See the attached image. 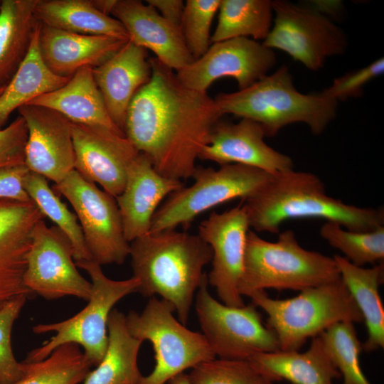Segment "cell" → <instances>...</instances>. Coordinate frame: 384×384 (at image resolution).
Wrapping results in <instances>:
<instances>
[{"label":"cell","instance_id":"obj_1","mask_svg":"<svg viewBox=\"0 0 384 384\" xmlns=\"http://www.w3.org/2000/svg\"><path fill=\"white\" fill-rule=\"evenodd\" d=\"M151 78L133 97L124 134L161 175L191 178L220 114L207 92L189 89L156 58L149 60Z\"/></svg>","mask_w":384,"mask_h":384},{"label":"cell","instance_id":"obj_2","mask_svg":"<svg viewBox=\"0 0 384 384\" xmlns=\"http://www.w3.org/2000/svg\"><path fill=\"white\" fill-rule=\"evenodd\" d=\"M250 228L278 233L289 219L319 218L353 231H370L384 226L383 208H360L326 194L315 174L293 169L274 174L257 193L244 200Z\"/></svg>","mask_w":384,"mask_h":384},{"label":"cell","instance_id":"obj_3","mask_svg":"<svg viewBox=\"0 0 384 384\" xmlns=\"http://www.w3.org/2000/svg\"><path fill=\"white\" fill-rule=\"evenodd\" d=\"M129 245L133 277L139 282L137 292L161 296L186 325L203 268L212 260L210 247L198 234L176 229L150 232Z\"/></svg>","mask_w":384,"mask_h":384},{"label":"cell","instance_id":"obj_4","mask_svg":"<svg viewBox=\"0 0 384 384\" xmlns=\"http://www.w3.org/2000/svg\"><path fill=\"white\" fill-rule=\"evenodd\" d=\"M220 114H230L259 123L266 137L275 136L284 127L297 122L320 134L336 117L338 101L317 94H304L294 85L285 65L250 87L214 99Z\"/></svg>","mask_w":384,"mask_h":384},{"label":"cell","instance_id":"obj_5","mask_svg":"<svg viewBox=\"0 0 384 384\" xmlns=\"http://www.w3.org/2000/svg\"><path fill=\"white\" fill-rule=\"evenodd\" d=\"M339 278L335 260L303 248L293 230L283 231L277 241L270 242L249 230L238 284L241 296L269 288L301 292Z\"/></svg>","mask_w":384,"mask_h":384},{"label":"cell","instance_id":"obj_6","mask_svg":"<svg viewBox=\"0 0 384 384\" xmlns=\"http://www.w3.org/2000/svg\"><path fill=\"white\" fill-rule=\"evenodd\" d=\"M248 297L267 314L266 325L275 334L279 351H298L309 338L337 322L363 321L341 277L304 289L290 299H272L265 290L254 292Z\"/></svg>","mask_w":384,"mask_h":384},{"label":"cell","instance_id":"obj_7","mask_svg":"<svg viewBox=\"0 0 384 384\" xmlns=\"http://www.w3.org/2000/svg\"><path fill=\"white\" fill-rule=\"evenodd\" d=\"M90 277L92 292L87 306L79 313L64 321L40 324L33 327L37 334H55L40 347L30 351L25 361L36 362L47 358L58 346L73 343L84 348V354L92 366L102 360L108 344L107 321L114 304L127 295L137 292L139 282L132 277L113 280L93 260L75 262Z\"/></svg>","mask_w":384,"mask_h":384},{"label":"cell","instance_id":"obj_8","mask_svg":"<svg viewBox=\"0 0 384 384\" xmlns=\"http://www.w3.org/2000/svg\"><path fill=\"white\" fill-rule=\"evenodd\" d=\"M273 174L242 164H225L217 169L196 166L193 183L171 193L156 211L150 232L188 228L196 217L229 201H243L261 189ZM149 232V233H150Z\"/></svg>","mask_w":384,"mask_h":384},{"label":"cell","instance_id":"obj_9","mask_svg":"<svg viewBox=\"0 0 384 384\" xmlns=\"http://www.w3.org/2000/svg\"><path fill=\"white\" fill-rule=\"evenodd\" d=\"M168 302L151 297L139 314L130 311L126 324L130 334L151 342L155 353L153 371L138 384H166L188 368L216 356L202 334L187 329L173 315Z\"/></svg>","mask_w":384,"mask_h":384},{"label":"cell","instance_id":"obj_10","mask_svg":"<svg viewBox=\"0 0 384 384\" xmlns=\"http://www.w3.org/2000/svg\"><path fill=\"white\" fill-rule=\"evenodd\" d=\"M197 317L209 346L220 358L249 360L258 353L279 351L274 332L262 322L251 303L230 306L215 299L208 291L206 273L196 296Z\"/></svg>","mask_w":384,"mask_h":384},{"label":"cell","instance_id":"obj_11","mask_svg":"<svg viewBox=\"0 0 384 384\" xmlns=\"http://www.w3.org/2000/svg\"><path fill=\"white\" fill-rule=\"evenodd\" d=\"M273 22L262 44L279 49L311 70L331 56L343 53L347 38L330 18L310 8L287 1H272Z\"/></svg>","mask_w":384,"mask_h":384},{"label":"cell","instance_id":"obj_12","mask_svg":"<svg viewBox=\"0 0 384 384\" xmlns=\"http://www.w3.org/2000/svg\"><path fill=\"white\" fill-rule=\"evenodd\" d=\"M53 190L71 204L92 260L100 265L122 264L129 255L119 208L110 193L73 170Z\"/></svg>","mask_w":384,"mask_h":384},{"label":"cell","instance_id":"obj_13","mask_svg":"<svg viewBox=\"0 0 384 384\" xmlns=\"http://www.w3.org/2000/svg\"><path fill=\"white\" fill-rule=\"evenodd\" d=\"M73 247L55 225L39 220L31 234V247L23 277L26 287L34 294L52 300L75 297L88 301L92 283L78 271Z\"/></svg>","mask_w":384,"mask_h":384},{"label":"cell","instance_id":"obj_14","mask_svg":"<svg viewBox=\"0 0 384 384\" xmlns=\"http://www.w3.org/2000/svg\"><path fill=\"white\" fill-rule=\"evenodd\" d=\"M272 49L248 38H235L213 43L200 58L176 72L185 87L207 92L216 80L234 78L239 90L267 75L276 64Z\"/></svg>","mask_w":384,"mask_h":384},{"label":"cell","instance_id":"obj_15","mask_svg":"<svg viewBox=\"0 0 384 384\" xmlns=\"http://www.w3.org/2000/svg\"><path fill=\"white\" fill-rule=\"evenodd\" d=\"M249 228L242 204L223 213H211L198 227V235L213 252L212 269L207 274L208 284L215 288L219 298L228 306L245 305L238 284Z\"/></svg>","mask_w":384,"mask_h":384},{"label":"cell","instance_id":"obj_16","mask_svg":"<svg viewBox=\"0 0 384 384\" xmlns=\"http://www.w3.org/2000/svg\"><path fill=\"white\" fill-rule=\"evenodd\" d=\"M75 170L116 198L123 191L127 170L139 154L125 135L101 127L70 122Z\"/></svg>","mask_w":384,"mask_h":384},{"label":"cell","instance_id":"obj_17","mask_svg":"<svg viewBox=\"0 0 384 384\" xmlns=\"http://www.w3.org/2000/svg\"><path fill=\"white\" fill-rule=\"evenodd\" d=\"M18 111L28 130L25 165L55 184L60 183L75 167L70 122L42 106L24 105Z\"/></svg>","mask_w":384,"mask_h":384},{"label":"cell","instance_id":"obj_18","mask_svg":"<svg viewBox=\"0 0 384 384\" xmlns=\"http://www.w3.org/2000/svg\"><path fill=\"white\" fill-rule=\"evenodd\" d=\"M45 218L32 201L0 198V309L18 297L35 295L23 277L33 229Z\"/></svg>","mask_w":384,"mask_h":384},{"label":"cell","instance_id":"obj_19","mask_svg":"<svg viewBox=\"0 0 384 384\" xmlns=\"http://www.w3.org/2000/svg\"><path fill=\"white\" fill-rule=\"evenodd\" d=\"M265 137L262 127L250 119L242 118L238 123L220 119L198 159L220 166L242 164L272 174L293 169L292 159L268 146Z\"/></svg>","mask_w":384,"mask_h":384},{"label":"cell","instance_id":"obj_20","mask_svg":"<svg viewBox=\"0 0 384 384\" xmlns=\"http://www.w3.org/2000/svg\"><path fill=\"white\" fill-rule=\"evenodd\" d=\"M183 186L181 181L158 173L139 152L127 170L122 192L115 198L126 240L130 243L148 234L161 201Z\"/></svg>","mask_w":384,"mask_h":384},{"label":"cell","instance_id":"obj_21","mask_svg":"<svg viewBox=\"0 0 384 384\" xmlns=\"http://www.w3.org/2000/svg\"><path fill=\"white\" fill-rule=\"evenodd\" d=\"M111 15L123 25L131 41L151 50L161 63L173 70L176 72L194 60L180 27L166 20L146 3L117 0Z\"/></svg>","mask_w":384,"mask_h":384},{"label":"cell","instance_id":"obj_22","mask_svg":"<svg viewBox=\"0 0 384 384\" xmlns=\"http://www.w3.org/2000/svg\"><path fill=\"white\" fill-rule=\"evenodd\" d=\"M92 74L111 119L124 133L128 107L151 78L146 50L129 40L109 60L92 68Z\"/></svg>","mask_w":384,"mask_h":384},{"label":"cell","instance_id":"obj_23","mask_svg":"<svg viewBox=\"0 0 384 384\" xmlns=\"http://www.w3.org/2000/svg\"><path fill=\"white\" fill-rule=\"evenodd\" d=\"M40 25L38 45L41 58L52 73L63 78H71L84 67L94 68L102 65L128 41Z\"/></svg>","mask_w":384,"mask_h":384},{"label":"cell","instance_id":"obj_24","mask_svg":"<svg viewBox=\"0 0 384 384\" xmlns=\"http://www.w3.org/2000/svg\"><path fill=\"white\" fill-rule=\"evenodd\" d=\"M26 105L51 109L73 123L105 127L125 135L111 119L91 67L80 69L64 85Z\"/></svg>","mask_w":384,"mask_h":384},{"label":"cell","instance_id":"obj_25","mask_svg":"<svg viewBox=\"0 0 384 384\" xmlns=\"http://www.w3.org/2000/svg\"><path fill=\"white\" fill-rule=\"evenodd\" d=\"M249 361L272 383L284 379L293 384H333L334 379L341 376L319 334L312 338L309 349L304 352L262 353Z\"/></svg>","mask_w":384,"mask_h":384},{"label":"cell","instance_id":"obj_26","mask_svg":"<svg viewBox=\"0 0 384 384\" xmlns=\"http://www.w3.org/2000/svg\"><path fill=\"white\" fill-rule=\"evenodd\" d=\"M34 16L41 24L72 33L129 41L117 19L101 12L88 0H36Z\"/></svg>","mask_w":384,"mask_h":384},{"label":"cell","instance_id":"obj_27","mask_svg":"<svg viewBox=\"0 0 384 384\" xmlns=\"http://www.w3.org/2000/svg\"><path fill=\"white\" fill-rule=\"evenodd\" d=\"M340 277L358 307L368 331L362 349L370 353L384 347V308L379 294L383 279V263L370 268L358 267L346 257L334 255Z\"/></svg>","mask_w":384,"mask_h":384},{"label":"cell","instance_id":"obj_28","mask_svg":"<svg viewBox=\"0 0 384 384\" xmlns=\"http://www.w3.org/2000/svg\"><path fill=\"white\" fill-rule=\"evenodd\" d=\"M40 26L38 22L25 58L0 94V129L15 110L70 79L54 74L44 63L38 45Z\"/></svg>","mask_w":384,"mask_h":384},{"label":"cell","instance_id":"obj_29","mask_svg":"<svg viewBox=\"0 0 384 384\" xmlns=\"http://www.w3.org/2000/svg\"><path fill=\"white\" fill-rule=\"evenodd\" d=\"M108 344L105 356L83 384H138L142 377L137 366L142 341L128 331L124 314L113 309L107 321Z\"/></svg>","mask_w":384,"mask_h":384},{"label":"cell","instance_id":"obj_30","mask_svg":"<svg viewBox=\"0 0 384 384\" xmlns=\"http://www.w3.org/2000/svg\"><path fill=\"white\" fill-rule=\"evenodd\" d=\"M35 1H0V88L6 86L28 51L38 23Z\"/></svg>","mask_w":384,"mask_h":384},{"label":"cell","instance_id":"obj_31","mask_svg":"<svg viewBox=\"0 0 384 384\" xmlns=\"http://www.w3.org/2000/svg\"><path fill=\"white\" fill-rule=\"evenodd\" d=\"M218 11V24L210 36L212 43L235 38L264 41L272 26L270 0H220Z\"/></svg>","mask_w":384,"mask_h":384},{"label":"cell","instance_id":"obj_32","mask_svg":"<svg viewBox=\"0 0 384 384\" xmlns=\"http://www.w3.org/2000/svg\"><path fill=\"white\" fill-rule=\"evenodd\" d=\"M23 374L13 384H78L92 366L76 343L63 344L45 359L23 361Z\"/></svg>","mask_w":384,"mask_h":384},{"label":"cell","instance_id":"obj_33","mask_svg":"<svg viewBox=\"0 0 384 384\" xmlns=\"http://www.w3.org/2000/svg\"><path fill=\"white\" fill-rule=\"evenodd\" d=\"M24 187L45 218L51 220L69 239L73 247L75 262L92 260L76 215L50 187L48 179L29 171L24 181Z\"/></svg>","mask_w":384,"mask_h":384},{"label":"cell","instance_id":"obj_34","mask_svg":"<svg viewBox=\"0 0 384 384\" xmlns=\"http://www.w3.org/2000/svg\"><path fill=\"white\" fill-rule=\"evenodd\" d=\"M320 235L334 248L345 255L358 267L381 262L384 259V226L370 231H353L339 224L326 221L320 228Z\"/></svg>","mask_w":384,"mask_h":384},{"label":"cell","instance_id":"obj_35","mask_svg":"<svg viewBox=\"0 0 384 384\" xmlns=\"http://www.w3.org/2000/svg\"><path fill=\"white\" fill-rule=\"evenodd\" d=\"M351 321L337 322L322 331L324 347L343 377V384H370L363 374L359 361L362 346Z\"/></svg>","mask_w":384,"mask_h":384},{"label":"cell","instance_id":"obj_36","mask_svg":"<svg viewBox=\"0 0 384 384\" xmlns=\"http://www.w3.org/2000/svg\"><path fill=\"white\" fill-rule=\"evenodd\" d=\"M191 384H270L249 360L213 358L193 367Z\"/></svg>","mask_w":384,"mask_h":384},{"label":"cell","instance_id":"obj_37","mask_svg":"<svg viewBox=\"0 0 384 384\" xmlns=\"http://www.w3.org/2000/svg\"><path fill=\"white\" fill-rule=\"evenodd\" d=\"M220 0H187L180 24L186 46L194 60L210 47V31Z\"/></svg>","mask_w":384,"mask_h":384},{"label":"cell","instance_id":"obj_38","mask_svg":"<svg viewBox=\"0 0 384 384\" xmlns=\"http://www.w3.org/2000/svg\"><path fill=\"white\" fill-rule=\"evenodd\" d=\"M28 299L25 296L18 297L0 309V384H13L23 374V364L14 356L11 336L14 324Z\"/></svg>","mask_w":384,"mask_h":384},{"label":"cell","instance_id":"obj_39","mask_svg":"<svg viewBox=\"0 0 384 384\" xmlns=\"http://www.w3.org/2000/svg\"><path fill=\"white\" fill-rule=\"evenodd\" d=\"M383 70L384 60L380 58L366 67L335 78L331 85L321 92L337 101L359 97L364 85L383 73Z\"/></svg>","mask_w":384,"mask_h":384},{"label":"cell","instance_id":"obj_40","mask_svg":"<svg viewBox=\"0 0 384 384\" xmlns=\"http://www.w3.org/2000/svg\"><path fill=\"white\" fill-rule=\"evenodd\" d=\"M27 138V127L20 115L0 129V167L25 164Z\"/></svg>","mask_w":384,"mask_h":384},{"label":"cell","instance_id":"obj_41","mask_svg":"<svg viewBox=\"0 0 384 384\" xmlns=\"http://www.w3.org/2000/svg\"><path fill=\"white\" fill-rule=\"evenodd\" d=\"M29 171L25 164L0 167V198L31 201L24 187V181Z\"/></svg>","mask_w":384,"mask_h":384},{"label":"cell","instance_id":"obj_42","mask_svg":"<svg viewBox=\"0 0 384 384\" xmlns=\"http://www.w3.org/2000/svg\"><path fill=\"white\" fill-rule=\"evenodd\" d=\"M146 3L166 20L180 27L185 6L182 0H146Z\"/></svg>","mask_w":384,"mask_h":384},{"label":"cell","instance_id":"obj_43","mask_svg":"<svg viewBox=\"0 0 384 384\" xmlns=\"http://www.w3.org/2000/svg\"><path fill=\"white\" fill-rule=\"evenodd\" d=\"M309 7L327 18L328 16L335 17L341 11L342 3L340 1H314Z\"/></svg>","mask_w":384,"mask_h":384},{"label":"cell","instance_id":"obj_44","mask_svg":"<svg viewBox=\"0 0 384 384\" xmlns=\"http://www.w3.org/2000/svg\"><path fill=\"white\" fill-rule=\"evenodd\" d=\"M168 383L169 384H191L188 375L183 373L174 376Z\"/></svg>","mask_w":384,"mask_h":384},{"label":"cell","instance_id":"obj_45","mask_svg":"<svg viewBox=\"0 0 384 384\" xmlns=\"http://www.w3.org/2000/svg\"><path fill=\"white\" fill-rule=\"evenodd\" d=\"M4 87L0 88V94L1 93V92L3 91V90L4 89Z\"/></svg>","mask_w":384,"mask_h":384},{"label":"cell","instance_id":"obj_46","mask_svg":"<svg viewBox=\"0 0 384 384\" xmlns=\"http://www.w3.org/2000/svg\"><path fill=\"white\" fill-rule=\"evenodd\" d=\"M270 384H273V383H270Z\"/></svg>","mask_w":384,"mask_h":384}]
</instances>
